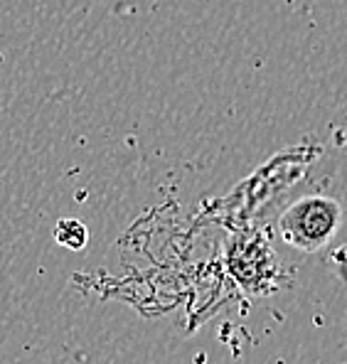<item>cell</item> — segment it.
<instances>
[{
    "mask_svg": "<svg viewBox=\"0 0 347 364\" xmlns=\"http://www.w3.org/2000/svg\"><path fill=\"white\" fill-rule=\"evenodd\" d=\"M343 227V207L333 197L308 195L288 205L279 217L281 239L303 251L316 254L335 239Z\"/></svg>",
    "mask_w": 347,
    "mask_h": 364,
    "instance_id": "1",
    "label": "cell"
},
{
    "mask_svg": "<svg viewBox=\"0 0 347 364\" xmlns=\"http://www.w3.org/2000/svg\"><path fill=\"white\" fill-rule=\"evenodd\" d=\"M55 239L57 244H62L64 249H72V251H79L84 249L89 242V232L87 227H84L79 219H60V224H57L55 229Z\"/></svg>",
    "mask_w": 347,
    "mask_h": 364,
    "instance_id": "2",
    "label": "cell"
}]
</instances>
